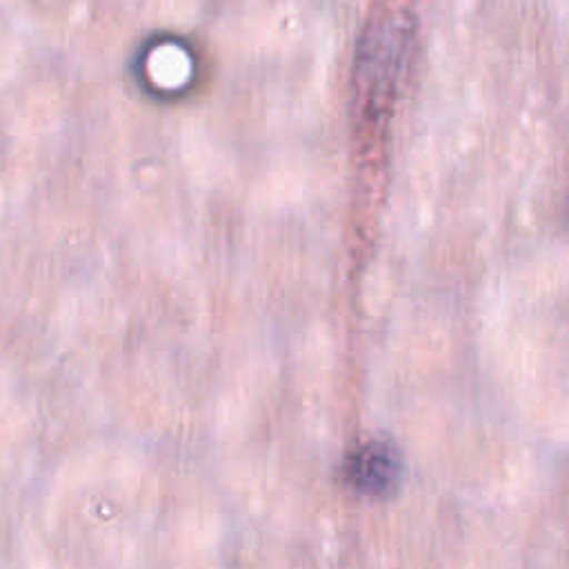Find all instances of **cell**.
Returning <instances> with one entry per match:
<instances>
[{
    "mask_svg": "<svg viewBox=\"0 0 569 569\" xmlns=\"http://www.w3.org/2000/svg\"><path fill=\"white\" fill-rule=\"evenodd\" d=\"M407 40L409 29L398 16L382 18L362 33L353 76V104L365 127L378 124L389 109Z\"/></svg>",
    "mask_w": 569,
    "mask_h": 569,
    "instance_id": "cell-1",
    "label": "cell"
},
{
    "mask_svg": "<svg viewBox=\"0 0 569 569\" xmlns=\"http://www.w3.org/2000/svg\"><path fill=\"white\" fill-rule=\"evenodd\" d=\"M358 476H360L365 489H382L387 485V480L393 478V460L385 451V447H378L376 451H367L360 458Z\"/></svg>",
    "mask_w": 569,
    "mask_h": 569,
    "instance_id": "cell-2",
    "label": "cell"
}]
</instances>
